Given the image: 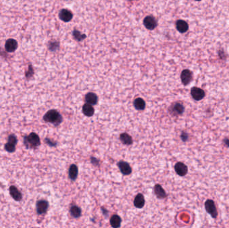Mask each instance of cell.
Returning <instances> with one entry per match:
<instances>
[{
  "mask_svg": "<svg viewBox=\"0 0 229 228\" xmlns=\"http://www.w3.org/2000/svg\"><path fill=\"white\" fill-rule=\"evenodd\" d=\"M6 49L9 52H14L18 48V43L13 39H9L7 40L6 43V46H5Z\"/></svg>",
  "mask_w": 229,
  "mask_h": 228,
  "instance_id": "13",
  "label": "cell"
},
{
  "mask_svg": "<svg viewBox=\"0 0 229 228\" xmlns=\"http://www.w3.org/2000/svg\"><path fill=\"white\" fill-rule=\"evenodd\" d=\"M181 80L184 85H188V84H190L191 81L192 80L193 76H192V72L189 70H184L181 73Z\"/></svg>",
  "mask_w": 229,
  "mask_h": 228,
  "instance_id": "8",
  "label": "cell"
},
{
  "mask_svg": "<svg viewBox=\"0 0 229 228\" xmlns=\"http://www.w3.org/2000/svg\"><path fill=\"white\" fill-rule=\"evenodd\" d=\"M72 13L67 9H63L59 13V18L64 22H68L72 18Z\"/></svg>",
  "mask_w": 229,
  "mask_h": 228,
  "instance_id": "11",
  "label": "cell"
},
{
  "mask_svg": "<svg viewBox=\"0 0 229 228\" xmlns=\"http://www.w3.org/2000/svg\"><path fill=\"white\" fill-rule=\"evenodd\" d=\"M191 95L195 101H200L205 98V92L200 88L193 87L191 89Z\"/></svg>",
  "mask_w": 229,
  "mask_h": 228,
  "instance_id": "6",
  "label": "cell"
},
{
  "mask_svg": "<svg viewBox=\"0 0 229 228\" xmlns=\"http://www.w3.org/2000/svg\"><path fill=\"white\" fill-rule=\"evenodd\" d=\"M133 105L137 110L143 111L146 108V102L141 98H137L135 99L133 102Z\"/></svg>",
  "mask_w": 229,
  "mask_h": 228,
  "instance_id": "19",
  "label": "cell"
},
{
  "mask_svg": "<svg viewBox=\"0 0 229 228\" xmlns=\"http://www.w3.org/2000/svg\"><path fill=\"white\" fill-rule=\"evenodd\" d=\"M176 28L180 33H185L188 29V24L184 20H178L176 22Z\"/></svg>",
  "mask_w": 229,
  "mask_h": 228,
  "instance_id": "18",
  "label": "cell"
},
{
  "mask_svg": "<svg viewBox=\"0 0 229 228\" xmlns=\"http://www.w3.org/2000/svg\"><path fill=\"white\" fill-rule=\"evenodd\" d=\"M121 217L117 215H113L110 219V224L114 228H117L121 226Z\"/></svg>",
  "mask_w": 229,
  "mask_h": 228,
  "instance_id": "23",
  "label": "cell"
},
{
  "mask_svg": "<svg viewBox=\"0 0 229 228\" xmlns=\"http://www.w3.org/2000/svg\"><path fill=\"white\" fill-rule=\"evenodd\" d=\"M85 101L90 105H94L98 102V97L96 95V94L93 92H88L85 96Z\"/></svg>",
  "mask_w": 229,
  "mask_h": 228,
  "instance_id": "16",
  "label": "cell"
},
{
  "mask_svg": "<svg viewBox=\"0 0 229 228\" xmlns=\"http://www.w3.org/2000/svg\"><path fill=\"white\" fill-rule=\"evenodd\" d=\"M196 1H201V0H196Z\"/></svg>",
  "mask_w": 229,
  "mask_h": 228,
  "instance_id": "28",
  "label": "cell"
},
{
  "mask_svg": "<svg viewBox=\"0 0 229 228\" xmlns=\"http://www.w3.org/2000/svg\"><path fill=\"white\" fill-rule=\"evenodd\" d=\"M117 166L121 173L124 175H130L132 169L131 166L129 165V163L125 161H120L117 163Z\"/></svg>",
  "mask_w": 229,
  "mask_h": 228,
  "instance_id": "9",
  "label": "cell"
},
{
  "mask_svg": "<svg viewBox=\"0 0 229 228\" xmlns=\"http://www.w3.org/2000/svg\"><path fill=\"white\" fill-rule=\"evenodd\" d=\"M205 209L208 214H210L212 217L216 219L218 215V212L215 202L211 200H206L205 202Z\"/></svg>",
  "mask_w": 229,
  "mask_h": 228,
  "instance_id": "4",
  "label": "cell"
},
{
  "mask_svg": "<svg viewBox=\"0 0 229 228\" xmlns=\"http://www.w3.org/2000/svg\"><path fill=\"white\" fill-rule=\"evenodd\" d=\"M119 139L123 143L124 145H131L133 143V139L130 135H129L127 133H122L119 137Z\"/></svg>",
  "mask_w": 229,
  "mask_h": 228,
  "instance_id": "22",
  "label": "cell"
},
{
  "mask_svg": "<svg viewBox=\"0 0 229 228\" xmlns=\"http://www.w3.org/2000/svg\"><path fill=\"white\" fill-rule=\"evenodd\" d=\"M143 25L146 29H149V30H152V29H154L157 27V23L155 18L149 16L144 19Z\"/></svg>",
  "mask_w": 229,
  "mask_h": 228,
  "instance_id": "5",
  "label": "cell"
},
{
  "mask_svg": "<svg viewBox=\"0 0 229 228\" xmlns=\"http://www.w3.org/2000/svg\"><path fill=\"white\" fill-rule=\"evenodd\" d=\"M78 167L76 165H71V167L69 168V171H68V175L70 179L72 181H75L78 176Z\"/></svg>",
  "mask_w": 229,
  "mask_h": 228,
  "instance_id": "17",
  "label": "cell"
},
{
  "mask_svg": "<svg viewBox=\"0 0 229 228\" xmlns=\"http://www.w3.org/2000/svg\"><path fill=\"white\" fill-rule=\"evenodd\" d=\"M9 194H10V195L14 200H16V201H19L22 200V194L21 193V192L17 189V187L13 185H12L9 187Z\"/></svg>",
  "mask_w": 229,
  "mask_h": 228,
  "instance_id": "12",
  "label": "cell"
},
{
  "mask_svg": "<svg viewBox=\"0 0 229 228\" xmlns=\"http://www.w3.org/2000/svg\"><path fill=\"white\" fill-rule=\"evenodd\" d=\"M177 174L180 176H185L188 173V167L182 162H178L174 167Z\"/></svg>",
  "mask_w": 229,
  "mask_h": 228,
  "instance_id": "10",
  "label": "cell"
},
{
  "mask_svg": "<svg viewBox=\"0 0 229 228\" xmlns=\"http://www.w3.org/2000/svg\"><path fill=\"white\" fill-rule=\"evenodd\" d=\"M18 142L17 137L12 134L8 137V142L4 146V148L8 153H13L16 151V146Z\"/></svg>",
  "mask_w": 229,
  "mask_h": 228,
  "instance_id": "3",
  "label": "cell"
},
{
  "mask_svg": "<svg viewBox=\"0 0 229 228\" xmlns=\"http://www.w3.org/2000/svg\"><path fill=\"white\" fill-rule=\"evenodd\" d=\"M172 111L175 115H180L184 111V107L180 103H175L172 107Z\"/></svg>",
  "mask_w": 229,
  "mask_h": 228,
  "instance_id": "21",
  "label": "cell"
},
{
  "mask_svg": "<svg viewBox=\"0 0 229 228\" xmlns=\"http://www.w3.org/2000/svg\"><path fill=\"white\" fill-rule=\"evenodd\" d=\"M181 138L184 141H186L188 139V135L185 132H183L182 135H181Z\"/></svg>",
  "mask_w": 229,
  "mask_h": 228,
  "instance_id": "26",
  "label": "cell"
},
{
  "mask_svg": "<svg viewBox=\"0 0 229 228\" xmlns=\"http://www.w3.org/2000/svg\"><path fill=\"white\" fill-rule=\"evenodd\" d=\"M154 192H155L156 196L158 198H160V199H163V198L166 197V193L160 185L157 184L155 185V187H154Z\"/></svg>",
  "mask_w": 229,
  "mask_h": 228,
  "instance_id": "20",
  "label": "cell"
},
{
  "mask_svg": "<svg viewBox=\"0 0 229 228\" xmlns=\"http://www.w3.org/2000/svg\"><path fill=\"white\" fill-rule=\"evenodd\" d=\"M70 212L72 217L77 218L81 215V208L77 205H72L70 210Z\"/></svg>",
  "mask_w": 229,
  "mask_h": 228,
  "instance_id": "24",
  "label": "cell"
},
{
  "mask_svg": "<svg viewBox=\"0 0 229 228\" xmlns=\"http://www.w3.org/2000/svg\"><path fill=\"white\" fill-rule=\"evenodd\" d=\"M24 144L26 148H36L40 145L39 136L35 132H32L24 138Z\"/></svg>",
  "mask_w": 229,
  "mask_h": 228,
  "instance_id": "2",
  "label": "cell"
},
{
  "mask_svg": "<svg viewBox=\"0 0 229 228\" xmlns=\"http://www.w3.org/2000/svg\"><path fill=\"white\" fill-rule=\"evenodd\" d=\"M224 142H225V144L228 146L229 147V139H228V138H225V140H224Z\"/></svg>",
  "mask_w": 229,
  "mask_h": 228,
  "instance_id": "27",
  "label": "cell"
},
{
  "mask_svg": "<svg viewBox=\"0 0 229 228\" xmlns=\"http://www.w3.org/2000/svg\"><path fill=\"white\" fill-rule=\"evenodd\" d=\"M72 34H73V37L74 38V39H75L77 41H81L86 38L85 34H82L80 32L77 30V29H74V30L73 31Z\"/></svg>",
  "mask_w": 229,
  "mask_h": 228,
  "instance_id": "25",
  "label": "cell"
},
{
  "mask_svg": "<svg viewBox=\"0 0 229 228\" xmlns=\"http://www.w3.org/2000/svg\"><path fill=\"white\" fill-rule=\"evenodd\" d=\"M145 205V199L141 193L137 194L134 199V205L137 208H142Z\"/></svg>",
  "mask_w": 229,
  "mask_h": 228,
  "instance_id": "15",
  "label": "cell"
},
{
  "mask_svg": "<svg viewBox=\"0 0 229 228\" xmlns=\"http://www.w3.org/2000/svg\"><path fill=\"white\" fill-rule=\"evenodd\" d=\"M83 112L85 116L91 117H92L94 113V109L92 105H90L88 103L84 104L83 106Z\"/></svg>",
  "mask_w": 229,
  "mask_h": 228,
  "instance_id": "14",
  "label": "cell"
},
{
  "mask_svg": "<svg viewBox=\"0 0 229 228\" xmlns=\"http://www.w3.org/2000/svg\"><path fill=\"white\" fill-rule=\"evenodd\" d=\"M48 202L46 200H39L36 203V211L38 215L46 214L48 209Z\"/></svg>",
  "mask_w": 229,
  "mask_h": 228,
  "instance_id": "7",
  "label": "cell"
},
{
  "mask_svg": "<svg viewBox=\"0 0 229 228\" xmlns=\"http://www.w3.org/2000/svg\"><path fill=\"white\" fill-rule=\"evenodd\" d=\"M43 119L46 122L53 124L54 126H58L62 122V117L56 110L52 109L44 115Z\"/></svg>",
  "mask_w": 229,
  "mask_h": 228,
  "instance_id": "1",
  "label": "cell"
}]
</instances>
